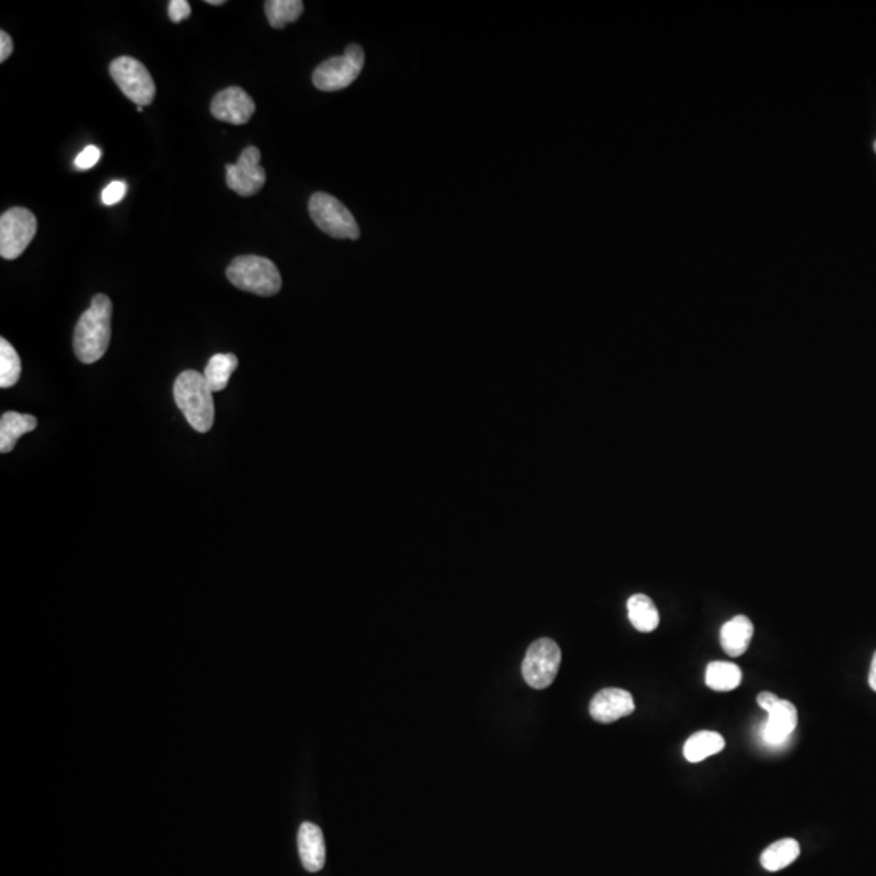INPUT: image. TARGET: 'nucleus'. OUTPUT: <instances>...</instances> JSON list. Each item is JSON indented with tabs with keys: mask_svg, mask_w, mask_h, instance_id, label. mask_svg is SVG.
Segmentation results:
<instances>
[{
	"mask_svg": "<svg viewBox=\"0 0 876 876\" xmlns=\"http://www.w3.org/2000/svg\"><path fill=\"white\" fill-rule=\"evenodd\" d=\"M125 194H127V184L122 181H114L103 190L101 200H103L104 205H116V203L121 202Z\"/></svg>",
	"mask_w": 876,
	"mask_h": 876,
	"instance_id": "5701e85b",
	"label": "nucleus"
},
{
	"mask_svg": "<svg viewBox=\"0 0 876 876\" xmlns=\"http://www.w3.org/2000/svg\"><path fill=\"white\" fill-rule=\"evenodd\" d=\"M99 158H101V150L98 146H86L85 150L75 158V166L78 169H91L96 166Z\"/></svg>",
	"mask_w": 876,
	"mask_h": 876,
	"instance_id": "b1692460",
	"label": "nucleus"
},
{
	"mask_svg": "<svg viewBox=\"0 0 876 876\" xmlns=\"http://www.w3.org/2000/svg\"><path fill=\"white\" fill-rule=\"evenodd\" d=\"M364 61L365 56L361 46L351 44L346 48L343 56L331 57L318 65L312 77L315 88L328 93L348 88L361 75Z\"/></svg>",
	"mask_w": 876,
	"mask_h": 876,
	"instance_id": "39448f33",
	"label": "nucleus"
},
{
	"mask_svg": "<svg viewBox=\"0 0 876 876\" xmlns=\"http://www.w3.org/2000/svg\"><path fill=\"white\" fill-rule=\"evenodd\" d=\"M237 365H239V359L234 354H215L211 357L203 375L207 378L213 393L223 391L224 388L228 387L229 378L234 374Z\"/></svg>",
	"mask_w": 876,
	"mask_h": 876,
	"instance_id": "aec40b11",
	"label": "nucleus"
},
{
	"mask_svg": "<svg viewBox=\"0 0 876 876\" xmlns=\"http://www.w3.org/2000/svg\"><path fill=\"white\" fill-rule=\"evenodd\" d=\"M297 846L305 870L312 873L320 872L327 859L322 829L314 823H304L297 834Z\"/></svg>",
	"mask_w": 876,
	"mask_h": 876,
	"instance_id": "ddd939ff",
	"label": "nucleus"
},
{
	"mask_svg": "<svg viewBox=\"0 0 876 876\" xmlns=\"http://www.w3.org/2000/svg\"><path fill=\"white\" fill-rule=\"evenodd\" d=\"M38 427V419L30 414L9 413L2 414L0 419V451L10 453L15 448L18 440L28 432Z\"/></svg>",
	"mask_w": 876,
	"mask_h": 876,
	"instance_id": "2eb2a0df",
	"label": "nucleus"
},
{
	"mask_svg": "<svg viewBox=\"0 0 876 876\" xmlns=\"http://www.w3.org/2000/svg\"><path fill=\"white\" fill-rule=\"evenodd\" d=\"M753 632H755V628H753L752 620L745 615H737L734 619L724 623V627H722V649L730 657L742 656L752 643Z\"/></svg>",
	"mask_w": 876,
	"mask_h": 876,
	"instance_id": "4468645a",
	"label": "nucleus"
},
{
	"mask_svg": "<svg viewBox=\"0 0 876 876\" xmlns=\"http://www.w3.org/2000/svg\"><path fill=\"white\" fill-rule=\"evenodd\" d=\"M628 619L641 633H651L659 627V612L653 599L646 594H633L627 602Z\"/></svg>",
	"mask_w": 876,
	"mask_h": 876,
	"instance_id": "f3484780",
	"label": "nucleus"
},
{
	"mask_svg": "<svg viewBox=\"0 0 876 876\" xmlns=\"http://www.w3.org/2000/svg\"><path fill=\"white\" fill-rule=\"evenodd\" d=\"M13 41L9 33L0 31V62H5L12 56Z\"/></svg>",
	"mask_w": 876,
	"mask_h": 876,
	"instance_id": "a878e982",
	"label": "nucleus"
},
{
	"mask_svg": "<svg viewBox=\"0 0 876 876\" xmlns=\"http://www.w3.org/2000/svg\"><path fill=\"white\" fill-rule=\"evenodd\" d=\"M797 708L792 705L791 701L781 700L778 705L774 706L768 713V721L763 727V739L769 745L778 747L781 743L786 742L797 727Z\"/></svg>",
	"mask_w": 876,
	"mask_h": 876,
	"instance_id": "f8f14e48",
	"label": "nucleus"
},
{
	"mask_svg": "<svg viewBox=\"0 0 876 876\" xmlns=\"http://www.w3.org/2000/svg\"><path fill=\"white\" fill-rule=\"evenodd\" d=\"M228 280L241 291L252 292L257 296H275L281 291L283 280L280 270L270 258L258 255H241L232 260L226 270Z\"/></svg>",
	"mask_w": 876,
	"mask_h": 876,
	"instance_id": "7ed1b4c3",
	"label": "nucleus"
},
{
	"mask_svg": "<svg viewBox=\"0 0 876 876\" xmlns=\"http://www.w3.org/2000/svg\"><path fill=\"white\" fill-rule=\"evenodd\" d=\"M255 114L254 98L239 86L219 91L211 101V116L232 125H244Z\"/></svg>",
	"mask_w": 876,
	"mask_h": 876,
	"instance_id": "9d476101",
	"label": "nucleus"
},
{
	"mask_svg": "<svg viewBox=\"0 0 876 876\" xmlns=\"http://www.w3.org/2000/svg\"><path fill=\"white\" fill-rule=\"evenodd\" d=\"M38 231L36 216L26 208L15 207L0 218V255L15 260L25 252Z\"/></svg>",
	"mask_w": 876,
	"mask_h": 876,
	"instance_id": "6e6552de",
	"label": "nucleus"
},
{
	"mask_svg": "<svg viewBox=\"0 0 876 876\" xmlns=\"http://www.w3.org/2000/svg\"><path fill=\"white\" fill-rule=\"evenodd\" d=\"M635 713V700L632 693L622 688H604L594 695L589 705V714L601 724L619 721Z\"/></svg>",
	"mask_w": 876,
	"mask_h": 876,
	"instance_id": "9b49d317",
	"label": "nucleus"
},
{
	"mask_svg": "<svg viewBox=\"0 0 876 876\" xmlns=\"http://www.w3.org/2000/svg\"><path fill=\"white\" fill-rule=\"evenodd\" d=\"M304 12V2L301 0H268L265 2V13L268 22L276 30H281L288 23H296Z\"/></svg>",
	"mask_w": 876,
	"mask_h": 876,
	"instance_id": "412c9836",
	"label": "nucleus"
},
{
	"mask_svg": "<svg viewBox=\"0 0 876 876\" xmlns=\"http://www.w3.org/2000/svg\"><path fill=\"white\" fill-rule=\"evenodd\" d=\"M207 4L210 5H224L226 2L224 0H207Z\"/></svg>",
	"mask_w": 876,
	"mask_h": 876,
	"instance_id": "c85d7f7f",
	"label": "nucleus"
},
{
	"mask_svg": "<svg viewBox=\"0 0 876 876\" xmlns=\"http://www.w3.org/2000/svg\"><path fill=\"white\" fill-rule=\"evenodd\" d=\"M310 218L320 231L335 239H359L361 229L353 213L333 195L317 192L310 197Z\"/></svg>",
	"mask_w": 876,
	"mask_h": 876,
	"instance_id": "20e7f679",
	"label": "nucleus"
},
{
	"mask_svg": "<svg viewBox=\"0 0 876 876\" xmlns=\"http://www.w3.org/2000/svg\"><path fill=\"white\" fill-rule=\"evenodd\" d=\"M174 398L190 426L207 434L215 422V401L205 375L197 370L182 372L174 383Z\"/></svg>",
	"mask_w": 876,
	"mask_h": 876,
	"instance_id": "f03ea898",
	"label": "nucleus"
},
{
	"mask_svg": "<svg viewBox=\"0 0 876 876\" xmlns=\"http://www.w3.org/2000/svg\"><path fill=\"white\" fill-rule=\"evenodd\" d=\"M756 701H758V705H760V708L765 709L766 713H769V711H771L774 706L778 705L779 701H781V698H778V696L774 695V693L763 692L758 695Z\"/></svg>",
	"mask_w": 876,
	"mask_h": 876,
	"instance_id": "bb28decb",
	"label": "nucleus"
},
{
	"mask_svg": "<svg viewBox=\"0 0 876 876\" xmlns=\"http://www.w3.org/2000/svg\"><path fill=\"white\" fill-rule=\"evenodd\" d=\"M112 302L104 294H96L90 309L78 320L73 336V349L83 364L98 362L111 343Z\"/></svg>",
	"mask_w": 876,
	"mask_h": 876,
	"instance_id": "f257e3e1",
	"label": "nucleus"
},
{
	"mask_svg": "<svg viewBox=\"0 0 876 876\" xmlns=\"http://www.w3.org/2000/svg\"><path fill=\"white\" fill-rule=\"evenodd\" d=\"M112 80L137 106H150L156 95L155 80L142 62L134 57H117L109 65Z\"/></svg>",
	"mask_w": 876,
	"mask_h": 876,
	"instance_id": "423d86ee",
	"label": "nucleus"
},
{
	"mask_svg": "<svg viewBox=\"0 0 876 876\" xmlns=\"http://www.w3.org/2000/svg\"><path fill=\"white\" fill-rule=\"evenodd\" d=\"M22 361L9 341L0 340V387L10 388L20 380Z\"/></svg>",
	"mask_w": 876,
	"mask_h": 876,
	"instance_id": "4be33fe9",
	"label": "nucleus"
},
{
	"mask_svg": "<svg viewBox=\"0 0 876 876\" xmlns=\"http://www.w3.org/2000/svg\"><path fill=\"white\" fill-rule=\"evenodd\" d=\"M800 855L799 842L787 838L776 841L761 854V865L768 872H779L782 868L794 864Z\"/></svg>",
	"mask_w": 876,
	"mask_h": 876,
	"instance_id": "a211bd4d",
	"label": "nucleus"
},
{
	"mask_svg": "<svg viewBox=\"0 0 876 876\" xmlns=\"http://www.w3.org/2000/svg\"><path fill=\"white\" fill-rule=\"evenodd\" d=\"M168 13L171 22L181 23L182 20L192 15V7L187 0H171L168 5Z\"/></svg>",
	"mask_w": 876,
	"mask_h": 876,
	"instance_id": "393cba45",
	"label": "nucleus"
},
{
	"mask_svg": "<svg viewBox=\"0 0 876 876\" xmlns=\"http://www.w3.org/2000/svg\"><path fill=\"white\" fill-rule=\"evenodd\" d=\"M726 747V740L718 732L711 730H701L696 732L685 743L683 747V756L690 763H700L706 760L709 756L718 755Z\"/></svg>",
	"mask_w": 876,
	"mask_h": 876,
	"instance_id": "dca6fc26",
	"label": "nucleus"
},
{
	"mask_svg": "<svg viewBox=\"0 0 876 876\" xmlns=\"http://www.w3.org/2000/svg\"><path fill=\"white\" fill-rule=\"evenodd\" d=\"M868 683H870L873 692H876V653L873 654L872 667H870V675H868Z\"/></svg>",
	"mask_w": 876,
	"mask_h": 876,
	"instance_id": "cd10ccee",
	"label": "nucleus"
},
{
	"mask_svg": "<svg viewBox=\"0 0 876 876\" xmlns=\"http://www.w3.org/2000/svg\"><path fill=\"white\" fill-rule=\"evenodd\" d=\"M705 680L714 692H730L742 683V670L732 662L714 661L706 669Z\"/></svg>",
	"mask_w": 876,
	"mask_h": 876,
	"instance_id": "6ab92c4d",
	"label": "nucleus"
},
{
	"mask_svg": "<svg viewBox=\"0 0 876 876\" xmlns=\"http://www.w3.org/2000/svg\"><path fill=\"white\" fill-rule=\"evenodd\" d=\"M562 651L554 640L541 638L529 646L528 653L524 657L523 679L529 687L536 690H544L554 683L559 674Z\"/></svg>",
	"mask_w": 876,
	"mask_h": 876,
	"instance_id": "0eeeda50",
	"label": "nucleus"
},
{
	"mask_svg": "<svg viewBox=\"0 0 876 876\" xmlns=\"http://www.w3.org/2000/svg\"><path fill=\"white\" fill-rule=\"evenodd\" d=\"M260 150L247 146L236 164H226V184L241 197H252L263 189L267 172L260 166Z\"/></svg>",
	"mask_w": 876,
	"mask_h": 876,
	"instance_id": "1a4fd4ad",
	"label": "nucleus"
}]
</instances>
